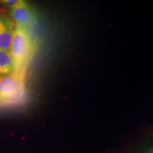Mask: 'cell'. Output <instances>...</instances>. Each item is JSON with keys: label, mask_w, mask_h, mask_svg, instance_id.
<instances>
[{"label": "cell", "mask_w": 153, "mask_h": 153, "mask_svg": "<svg viewBox=\"0 0 153 153\" xmlns=\"http://www.w3.org/2000/svg\"><path fill=\"white\" fill-rule=\"evenodd\" d=\"M14 72V61L11 52L0 49V77L10 75Z\"/></svg>", "instance_id": "5b68a950"}, {"label": "cell", "mask_w": 153, "mask_h": 153, "mask_svg": "<svg viewBox=\"0 0 153 153\" xmlns=\"http://www.w3.org/2000/svg\"><path fill=\"white\" fill-rule=\"evenodd\" d=\"M24 92V74L14 72L0 77V103L3 105L16 104Z\"/></svg>", "instance_id": "7a4b0ae2"}, {"label": "cell", "mask_w": 153, "mask_h": 153, "mask_svg": "<svg viewBox=\"0 0 153 153\" xmlns=\"http://www.w3.org/2000/svg\"><path fill=\"white\" fill-rule=\"evenodd\" d=\"M8 11L14 24L26 28L31 27L36 20V13L28 3L24 0H17L13 5L8 6Z\"/></svg>", "instance_id": "3957f363"}, {"label": "cell", "mask_w": 153, "mask_h": 153, "mask_svg": "<svg viewBox=\"0 0 153 153\" xmlns=\"http://www.w3.org/2000/svg\"><path fill=\"white\" fill-rule=\"evenodd\" d=\"M15 24L5 14L0 13V49L10 51Z\"/></svg>", "instance_id": "277c9868"}, {"label": "cell", "mask_w": 153, "mask_h": 153, "mask_svg": "<svg viewBox=\"0 0 153 153\" xmlns=\"http://www.w3.org/2000/svg\"><path fill=\"white\" fill-rule=\"evenodd\" d=\"M17 1V0H0V3L4 4H7L8 6L13 5Z\"/></svg>", "instance_id": "8992f818"}, {"label": "cell", "mask_w": 153, "mask_h": 153, "mask_svg": "<svg viewBox=\"0 0 153 153\" xmlns=\"http://www.w3.org/2000/svg\"><path fill=\"white\" fill-rule=\"evenodd\" d=\"M3 106V105H2V104H1V103H0V107H1V106Z\"/></svg>", "instance_id": "52a82bcc"}, {"label": "cell", "mask_w": 153, "mask_h": 153, "mask_svg": "<svg viewBox=\"0 0 153 153\" xmlns=\"http://www.w3.org/2000/svg\"><path fill=\"white\" fill-rule=\"evenodd\" d=\"M33 50L34 42L28 29L15 24L10 51L15 72L24 74L25 67L33 55Z\"/></svg>", "instance_id": "6da1fadb"}]
</instances>
